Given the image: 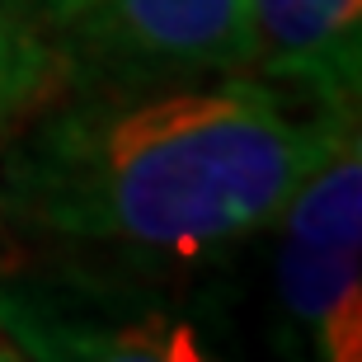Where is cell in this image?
<instances>
[{
    "label": "cell",
    "instance_id": "8992f818",
    "mask_svg": "<svg viewBox=\"0 0 362 362\" xmlns=\"http://www.w3.org/2000/svg\"><path fill=\"white\" fill-rule=\"evenodd\" d=\"M52 76V57L19 19L10 14V5L0 0V122L14 118L19 108H28L42 94Z\"/></svg>",
    "mask_w": 362,
    "mask_h": 362
},
{
    "label": "cell",
    "instance_id": "ba28073f",
    "mask_svg": "<svg viewBox=\"0 0 362 362\" xmlns=\"http://www.w3.org/2000/svg\"><path fill=\"white\" fill-rule=\"evenodd\" d=\"M0 362H28V358H24V349H19V344H14L5 329H0Z\"/></svg>",
    "mask_w": 362,
    "mask_h": 362
},
{
    "label": "cell",
    "instance_id": "9c48e42d",
    "mask_svg": "<svg viewBox=\"0 0 362 362\" xmlns=\"http://www.w3.org/2000/svg\"><path fill=\"white\" fill-rule=\"evenodd\" d=\"M5 216H10V207H5V193H0V226H5Z\"/></svg>",
    "mask_w": 362,
    "mask_h": 362
},
{
    "label": "cell",
    "instance_id": "5b68a950",
    "mask_svg": "<svg viewBox=\"0 0 362 362\" xmlns=\"http://www.w3.org/2000/svg\"><path fill=\"white\" fill-rule=\"evenodd\" d=\"M250 71L310 94L315 108L358 113L362 0H250Z\"/></svg>",
    "mask_w": 362,
    "mask_h": 362
},
{
    "label": "cell",
    "instance_id": "277c9868",
    "mask_svg": "<svg viewBox=\"0 0 362 362\" xmlns=\"http://www.w3.org/2000/svg\"><path fill=\"white\" fill-rule=\"evenodd\" d=\"M66 24L118 81L230 76L255 62L250 0H94Z\"/></svg>",
    "mask_w": 362,
    "mask_h": 362
},
{
    "label": "cell",
    "instance_id": "52a82bcc",
    "mask_svg": "<svg viewBox=\"0 0 362 362\" xmlns=\"http://www.w3.org/2000/svg\"><path fill=\"white\" fill-rule=\"evenodd\" d=\"M47 10L57 14V19H71V14H81V10H90L94 0H42Z\"/></svg>",
    "mask_w": 362,
    "mask_h": 362
},
{
    "label": "cell",
    "instance_id": "6da1fadb",
    "mask_svg": "<svg viewBox=\"0 0 362 362\" xmlns=\"http://www.w3.org/2000/svg\"><path fill=\"white\" fill-rule=\"evenodd\" d=\"M358 113L296 108L259 76L71 104L33 122L0 165L28 226L141 255L198 259L273 226Z\"/></svg>",
    "mask_w": 362,
    "mask_h": 362
},
{
    "label": "cell",
    "instance_id": "7a4b0ae2",
    "mask_svg": "<svg viewBox=\"0 0 362 362\" xmlns=\"http://www.w3.org/2000/svg\"><path fill=\"white\" fill-rule=\"evenodd\" d=\"M278 296L315 362H362V141L358 132L282 202Z\"/></svg>",
    "mask_w": 362,
    "mask_h": 362
},
{
    "label": "cell",
    "instance_id": "3957f363",
    "mask_svg": "<svg viewBox=\"0 0 362 362\" xmlns=\"http://www.w3.org/2000/svg\"><path fill=\"white\" fill-rule=\"evenodd\" d=\"M0 329L28 362H226L188 315L85 278L0 282Z\"/></svg>",
    "mask_w": 362,
    "mask_h": 362
}]
</instances>
